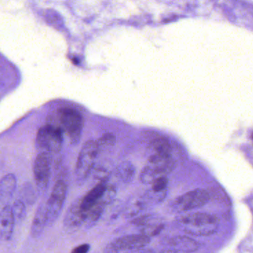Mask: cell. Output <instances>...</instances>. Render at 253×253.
Listing matches in <instances>:
<instances>
[{
    "label": "cell",
    "instance_id": "1",
    "mask_svg": "<svg viewBox=\"0 0 253 253\" xmlns=\"http://www.w3.org/2000/svg\"><path fill=\"white\" fill-rule=\"evenodd\" d=\"M178 221L187 233L200 236L212 234L218 224L216 217L200 212L184 215L178 218Z\"/></svg>",
    "mask_w": 253,
    "mask_h": 253
},
{
    "label": "cell",
    "instance_id": "2",
    "mask_svg": "<svg viewBox=\"0 0 253 253\" xmlns=\"http://www.w3.org/2000/svg\"><path fill=\"white\" fill-rule=\"evenodd\" d=\"M175 162L170 156L153 154L149 159L148 163L143 168L140 174V180L144 184H150L155 180L167 174L174 169Z\"/></svg>",
    "mask_w": 253,
    "mask_h": 253
},
{
    "label": "cell",
    "instance_id": "3",
    "mask_svg": "<svg viewBox=\"0 0 253 253\" xmlns=\"http://www.w3.org/2000/svg\"><path fill=\"white\" fill-rule=\"evenodd\" d=\"M62 129L47 125L40 128L36 137V146L41 153H59L62 147Z\"/></svg>",
    "mask_w": 253,
    "mask_h": 253
},
{
    "label": "cell",
    "instance_id": "4",
    "mask_svg": "<svg viewBox=\"0 0 253 253\" xmlns=\"http://www.w3.org/2000/svg\"><path fill=\"white\" fill-rule=\"evenodd\" d=\"M62 129L69 135L71 143L77 144L80 141L84 126V120L81 114L71 108H63L59 114Z\"/></svg>",
    "mask_w": 253,
    "mask_h": 253
},
{
    "label": "cell",
    "instance_id": "5",
    "mask_svg": "<svg viewBox=\"0 0 253 253\" xmlns=\"http://www.w3.org/2000/svg\"><path fill=\"white\" fill-rule=\"evenodd\" d=\"M97 141L89 140L82 147L76 166V175L79 179H84L94 166L99 153Z\"/></svg>",
    "mask_w": 253,
    "mask_h": 253
},
{
    "label": "cell",
    "instance_id": "6",
    "mask_svg": "<svg viewBox=\"0 0 253 253\" xmlns=\"http://www.w3.org/2000/svg\"><path fill=\"white\" fill-rule=\"evenodd\" d=\"M209 200L210 194L207 190L197 189L175 199L172 202V208L174 211L185 212L201 208Z\"/></svg>",
    "mask_w": 253,
    "mask_h": 253
},
{
    "label": "cell",
    "instance_id": "7",
    "mask_svg": "<svg viewBox=\"0 0 253 253\" xmlns=\"http://www.w3.org/2000/svg\"><path fill=\"white\" fill-rule=\"evenodd\" d=\"M150 237L145 234L131 235L115 239L106 248L105 253H120L144 248L150 243Z\"/></svg>",
    "mask_w": 253,
    "mask_h": 253
},
{
    "label": "cell",
    "instance_id": "8",
    "mask_svg": "<svg viewBox=\"0 0 253 253\" xmlns=\"http://www.w3.org/2000/svg\"><path fill=\"white\" fill-rule=\"evenodd\" d=\"M67 195V186L62 181L56 183L45 205L47 224L53 222L59 216Z\"/></svg>",
    "mask_w": 253,
    "mask_h": 253
},
{
    "label": "cell",
    "instance_id": "9",
    "mask_svg": "<svg viewBox=\"0 0 253 253\" xmlns=\"http://www.w3.org/2000/svg\"><path fill=\"white\" fill-rule=\"evenodd\" d=\"M114 191L113 189L108 188L105 182L99 183L80 201L78 205L79 208L82 211H88L100 202L109 203V201L114 196Z\"/></svg>",
    "mask_w": 253,
    "mask_h": 253
},
{
    "label": "cell",
    "instance_id": "10",
    "mask_svg": "<svg viewBox=\"0 0 253 253\" xmlns=\"http://www.w3.org/2000/svg\"><path fill=\"white\" fill-rule=\"evenodd\" d=\"M50 161L47 153H40L36 158L34 165V175L39 190L44 191L50 179Z\"/></svg>",
    "mask_w": 253,
    "mask_h": 253
},
{
    "label": "cell",
    "instance_id": "11",
    "mask_svg": "<svg viewBox=\"0 0 253 253\" xmlns=\"http://www.w3.org/2000/svg\"><path fill=\"white\" fill-rule=\"evenodd\" d=\"M14 215L10 205H5L0 211V237L7 241L11 238L15 225Z\"/></svg>",
    "mask_w": 253,
    "mask_h": 253
},
{
    "label": "cell",
    "instance_id": "12",
    "mask_svg": "<svg viewBox=\"0 0 253 253\" xmlns=\"http://www.w3.org/2000/svg\"><path fill=\"white\" fill-rule=\"evenodd\" d=\"M16 187V178L9 173L0 180V205H3L11 198Z\"/></svg>",
    "mask_w": 253,
    "mask_h": 253
},
{
    "label": "cell",
    "instance_id": "13",
    "mask_svg": "<svg viewBox=\"0 0 253 253\" xmlns=\"http://www.w3.org/2000/svg\"><path fill=\"white\" fill-rule=\"evenodd\" d=\"M47 224V215L45 205H41L37 209L31 225V233L33 237H38Z\"/></svg>",
    "mask_w": 253,
    "mask_h": 253
},
{
    "label": "cell",
    "instance_id": "14",
    "mask_svg": "<svg viewBox=\"0 0 253 253\" xmlns=\"http://www.w3.org/2000/svg\"><path fill=\"white\" fill-rule=\"evenodd\" d=\"M150 141V146L154 154L163 155V156H169L171 155V147L169 141L165 137L162 135H156L151 137Z\"/></svg>",
    "mask_w": 253,
    "mask_h": 253
},
{
    "label": "cell",
    "instance_id": "15",
    "mask_svg": "<svg viewBox=\"0 0 253 253\" xmlns=\"http://www.w3.org/2000/svg\"><path fill=\"white\" fill-rule=\"evenodd\" d=\"M117 175L123 181H131L135 175V168L129 162H124L117 168Z\"/></svg>",
    "mask_w": 253,
    "mask_h": 253
},
{
    "label": "cell",
    "instance_id": "16",
    "mask_svg": "<svg viewBox=\"0 0 253 253\" xmlns=\"http://www.w3.org/2000/svg\"><path fill=\"white\" fill-rule=\"evenodd\" d=\"M11 208L13 215H14L15 219L18 220V221L24 219L25 215H26V209H25V205H24L22 201H15Z\"/></svg>",
    "mask_w": 253,
    "mask_h": 253
},
{
    "label": "cell",
    "instance_id": "17",
    "mask_svg": "<svg viewBox=\"0 0 253 253\" xmlns=\"http://www.w3.org/2000/svg\"><path fill=\"white\" fill-rule=\"evenodd\" d=\"M115 142V135L113 133H106L98 140L97 144L99 149L100 150L104 147H111V146L114 145Z\"/></svg>",
    "mask_w": 253,
    "mask_h": 253
},
{
    "label": "cell",
    "instance_id": "18",
    "mask_svg": "<svg viewBox=\"0 0 253 253\" xmlns=\"http://www.w3.org/2000/svg\"><path fill=\"white\" fill-rule=\"evenodd\" d=\"M168 178L167 176H162L157 178L152 183V189L155 193H162L168 187Z\"/></svg>",
    "mask_w": 253,
    "mask_h": 253
},
{
    "label": "cell",
    "instance_id": "19",
    "mask_svg": "<svg viewBox=\"0 0 253 253\" xmlns=\"http://www.w3.org/2000/svg\"><path fill=\"white\" fill-rule=\"evenodd\" d=\"M89 250H90V245H87V244H84V245H80V246L74 248L71 253H87Z\"/></svg>",
    "mask_w": 253,
    "mask_h": 253
}]
</instances>
